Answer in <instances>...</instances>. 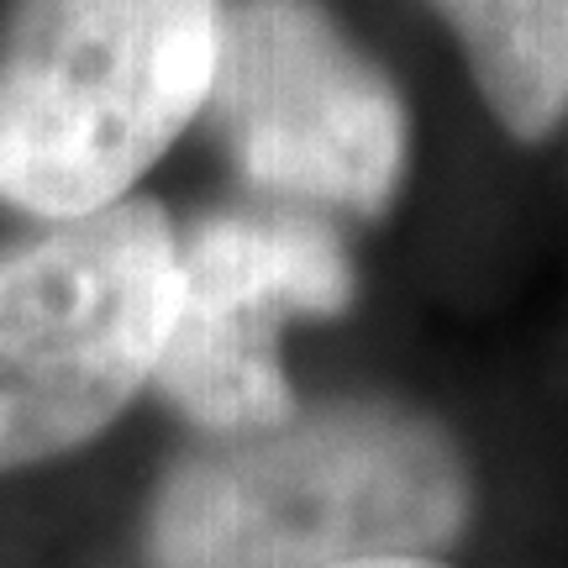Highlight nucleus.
<instances>
[{"label": "nucleus", "instance_id": "nucleus-1", "mask_svg": "<svg viewBox=\"0 0 568 568\" xmlns=\"http://www.w3.org/2000/svg\"><path fill=\"white\" fill-rule=\"evenodd\" d=\"M474 479L437 416L385 395L295 406L201 437L148 500V568H343L432 558L468 527Z\"/></svg>", "mask_w": 568, "mask_h": 568}, {"label": "nucleus", "instance_id": "nucleus-2", "mask_svg": "<svg viewBox=\"0 0 568 568\" xmlns=\"http://www.w3.org/2000/svg\"><path fill=\"white\" fill-rule=\"evenodd\" d=\"M226 0H6L0 11V205L74 222L201 122Z\"/></svg>", "mask_w": 568, "mask_h": 568}, {"label": "nucleus", "instance_id": "nucleus-3", "mask_svg": "<svg viewBox=\"0 0 568 568\" xmlns=\"http://www.w3.org/2000/svg\"><path fill=\"white\" fill-rule=\"evenodd\" d=\"M180 232L148 195L0 247V474L95 443L153 385Z\"/></svg>", "mask_w": 568, "mask_h": 568}, {"label": "nucleus", "instance_id": "nucleus-4", "mask_svg": "<svg viewBox=\"0 0 568 568\" xmlns=\"http://www.w3.org/2000/svg\"><path fill=\"white\" fill-rule=\"evenodd\" d=\"M205 122L264 201L379 216L406 180L410 111L326 0H226Z\"/></svg>", "mask_w": 568, "mask_h": 568}, {"label": "nucleus", "instance_id": "nucleus-5", "mask_svg": "<svg viewBox=\"0 0 568 568\" xmlns=\"http://www.w3.org/2000/svg\"><path fill=\"white\" fill-rule=\"evenodd\" d=\"M358 274L337 226L295 205L211 211L180 237L174 322L153 374L201 437H237L301 406L280 364V332L301 316H343Z\"/></svg>", "mask_w": 568, "mask_h": 568}, {"label": "nucleus", "instance_id": "nucleus-6", "mask_svg": "<svg viewBox=\"0 0 568 568\" xmlns=\"http://www.w3.org/2000/svg\"><path fill=\"white\" fill-rule=\"evenodd\" d=\"M516 142L568 126V0H426Z\"/></svg>", "mask_w": 568, "mask_h": 568}, {"label": "nucleus", "instance_id": "nucleus-7", "mask_svg": "<svg viewBox=\"0 0 568 568\" xmlns=\"http://www.w3.org/2000/svg\"><path fill=\"white\" fill-rule=\"evenodd\" d=\"M343 568H447L443 558H422V552H406V558H364V564H343Z\"/></svg>", "mask_w": 568, "mask_h": 568}]
</instances>
